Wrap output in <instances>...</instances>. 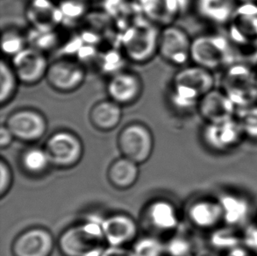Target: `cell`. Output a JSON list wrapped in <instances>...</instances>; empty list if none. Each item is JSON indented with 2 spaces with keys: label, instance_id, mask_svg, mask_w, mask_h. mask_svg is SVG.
Segmentation results:
<instances>
[{
  "label": "cell",
  "instance_id": "34",
  "mask_svg": "<svg viewBox=\"0 0 257 256\" xmlns=\"http://www.w3.org/2000/svg\"><path fill=\"white\" fill-rule=\"evenodd\" d=\"M102 256H136L133 251L123 248L122 246H109Z\"/></svg>",
  "mask_w": 257,
  "mask_h": 256
},
{
  "label": "cell",
  "instance_id": "33",
  "mask_svg": "<svg viewBox=\"0 0 257 256\" xmlns=\"http://www.w3.org/2000/svg\"><path fill=\"white\" fill-rule=\"evenodd\" d=\"M14 136L6 124L1 125L0 129V148L1 149H7L14 142Z\"/></svg>",
  "mask_w": 257,
  "mask_h": 256
},
{
  "label": "cell",
  "instance_id": "15",
  "mask_svg": "<svg viewBox=\"0 0 257 256\" xmlns=\"http://www.w3.org/2000/svg\"><path fill=\"white\" fill-rule=\"evenodd\" d=\"M55 239L49 230L42 227L28 229L14 239V256H50Z\"/></svg>",
  "mask_w": 257,
  "mask_h": 256
},
{
  "label": "cell",
  "instance_id": "22",
  "mask_svg": "<svg viewBox=\"0 0 257 256\" xmlns=\"http://www.w3.org/2000/svg\"><path fill=\"white\" fill-rule=\"evenodd\" d=\"M140 7L149 20L162 23L164 27L171 25L181 12L179 0H140Z\"/></svg>",
  "mask_w": 257,
  "mask_h": 256
},
{
  "label": "cell",
  "instance_id": "35",
  "mask_svg": "<svg viewBox=\"0 0 257 256\" xmlns=\"http://www.w3.org/2000/svg\"><path fill=\"white\" fill-rule=\"evenodd\" d=\"M225 256H251L250 253L247 252L246 250L242 249L240 247H238L236 249L232 250L227 252Z\"/></svg>",
  "mask_w": 257,
  "mask_h": 256
},
{
  "label": "cell",
  "instance_id": "17",
  "mask_svg": "<svg viewBox=\"0 0 257 256\" xmlns=\"http://www.w3.org/2000/svg\"><path fill=\"white\" fill-rule=\"evenodd\" d=\"M194 7L202 20L217 26L228 25L236 12V0H194Z\"/></svg>",
  "mask_w": 257,
  "mask_h": 256
},
{
  "label": "cell",
  "instance_id": "31",
  "mask_svg": "<svg viewBox=\"0 0 257 256\" xmlns=\"http://www.w3.org/2000/svg\"><path fill=\"white\" fill-rule=\"evenodd\" d=\"M167 249L171 256H186L191 250V246L183 238H176L170 241Z\"/></svg>",
  "mask_w": 257,
  "mask_h": 256
},
{
  "label": "cell",
  "instance_id": "11",
  "mask_svg": "<svg viewBox=\"0 0 257 256\" xmlns=\"http://www.w3.org/2000/svg\"><path fill=\"white\" fill-rule=\"evenodd\" d=\"M243 136V131L236 118L206 123L202 130V140L205 145L215 152L229 151L240 143Z\"/></svg>",
  "mask_w": 257,
  "mask_h": 256
},
{
  "label": "cell",
  "instance_id": "16",
  "mask_svg": "<svg viewBox=\"0 0 257 256\" xmlns=\"http://www.w3.org/2000/svg\"><path fill=\"white\" fill-rule=\"evenodd\" d=\"M101 225L110 246H122L132 242L138 233L137 224L128 215H111L102 221Z\"/></svg>",
  "mask_w": 257,
  "mask_h": 256
},
{
  "label": "cell",
  "instance_id": "28",
  "mask_svg": "<svg viewBox=\"0 0 257 256\" xmlns=\"http://www.w3.org/2000/svg\"><path fill=\"white\" fill-rule=\"evenodd\" d=\"M164 246L158 239L144 237L135 244L133 252L136 256H161Z\"/></svg>",
  "mask_w": 257,
  "mask_h": 256
},
{
  "label": "cell",
  "instance_id": "21",
  "mask_svg": "<svg viewBox=\"0 0 257 256\" xmlns=\"http://www.w3.org/2000/svg\"><path fill=\"white\" fill-rule=\"evenodd\" d=\"M138 177L139 164L125 157L116 160L108 169V180L113 187L118 190H127L132 187Z\"/></svg>",
  "mask_w": 257,
  "mask_h": 256
},
{
  "label": "cell",
  "instance_id": "19",
  "mask_svg": "<svg viewBox=\"0 0 257 256\" xmlns=\"http://www.w3.org/2000/svg\"><path fill=\"white\" fill-rule=\"evenodd\" d=\"M122 106L110 98L97 101L89 111L90 124L100 132H110L117 128L121 122Z\"/></svg>",
  "mask_w": 257,
  "mask_h": 256
},
{
  "label": "cell",
  "instance_id": "10",
  "mask_svg": "<svg viewBox=\"0 0 257 256\" xmlns=\"http://www.w3.org/2000/svg\"><path fill=\"white\" fill-rule=\"evenodd\" d=\"M50 63L40 49L35 47H26L13 56L11 65L20 83L33 86L46 79Z\"/></svg>",
  "mask_w": 257,
  "mask_h": 256
},
{
  "label": "cell",
  "instance_id": "8",
  "mask_svg": "<svg viewBox=\"0 0 257 256\" xmlns=\"http://www.w3.org/2000/svg\"><path fill=\"white\" fill-rule=\"evenodd\" d=\"M86 70L83 64L74 60L57 59L50 63L46 81L58 93H72L84 85Z\"/></svg>",
  "mask_w": 257,
  "mask_h": 256
},
{
  "label": "cell",
  "instance_id": "32",
  "mask_svg": "<svg viewBox=\"0 0 257 256\" xmlns=\"http://www.w3.org/2000/svg\"><path fill=\"white\" fill-rule=\"evenodd\" d=\"M242 242L251 249H257V226H251L242 235Z\"/></svg>",
  "mask_w": 257,
  "mask_h": 256
},
{
  "label": "cell",
  "instance_id": "26",
  "mask_svg": "<svg viewBox=\"0 0 257 256\" xmlns=\"http://www.w3.org/2000/svg\"><path fill=\"white\" fill-rule=\"evenodd\" d=\"M236 115L244 136L257 141V104L239 108Z\"/></svg>",
  "mask_w": 257,
  "mask_h": 256
},
{
  "label": "cell",
  "instance_id": "24",
  "mask_svg": "<svg viewBox=\"0 0 257 256\" xmlns=\"http://www.w3.org/2000/svg\"><path fill=\"white\" fill-rule=\"evenodd\" d=\"M20 81L11 63L1 61L0 64V104L4 107L14 99Z\"/></svg>",
  "mask_w": 257,
  "mask_h": 256
},
{
  "label": "cell",
  "instance_id": "29",
  "mask_svg": "<svg viewBox=\"0 0 257 256\" xmlns=\"http://www.w3.org/2000/svg\"><path fill=\"white\" fill-rule=\"evenodd\" d=\"M24 38L19 32L7 30L2 34V49L3 52L12 57L25 49Z\"/></svg>",
  "mask_w": 257,
  "mask_h": 256
},
{
  "label": "cell",
  "instance_id": "13",
  "mask_svg": "<svg viewBox=\"0 0 257 256\" xmlns=\"http://www.w3.org/2000/svg\"><path fill=\"white\" fill-rule=\"evenodd\" d=\"M236 104L224 90L212 89L198 102L197 111L206 123L225 121L236 116Z\"/></svg>",
  "mask_w": 257,
  "mask_h": 256
},
{
  "label": "cell",
  "instance_id": "36",
  "mask_svg": "<svg viewBox=\"0 0 257 256\" xmlns=\"http://www.w3.org/2000/svg\"><path fill=\"white\" fill-rule=\"evenodd\" d=\"M239 5H257V0H236Z\"/></svg>",
  "mask_w": 257,
  "mask_h": 256
},
{
  "label": "cell",
  "instance_id": "2",
  "mask_svg": "<svg viewBox=\"0 0 257 256\" xmlns=\"http://www.w3.org/2000/svg\"><path fill=\"white\" fill-rule=\"evenodd\" d=\"M101 223L88 221L66 229L57 241L61 253L63 256H102L107 242Z\"/></svg>",
  "mask_w": 257,
  "mask_h": 256
},
{
  "label": "cell",
  "instance_id": "14",
  "mask_svg": "<svg viewBox=\"0 0 257 256\" xmlns=\"http://www.w3.org/2000/svg\"><path fill=\"white\" fill-rule=\"evenodd\" d=\"M228 25L233 42L242 47L257 48V5H239Z\"/></svg>",
  "mask_w": 257,
  "mask_h": 256
},
{
  "label": "cell",
  "instance_id": "1",
  "mask_svg": "<svg viewBox=\"0 0 257 256\" xmlns=\"http://www.w3.org/2000/svg\"><path fill=\"white\" fill-rule=\"evenodd\" d=\"M215 88V77L211 70L198 65L184 66L174 75L170 99L180 111L197 110L198 102Z\"/></svg>",
  "mask_w": 257,
  "mask_h": 256
},
{
  "label": "cell",
  "instance_id": "25",
  "mask_svg": "<svg viewBox=\"0 0 257 256\" xmlns=\"http://www.w3.org/2000/svg\"><path fill=\"white\" fill-rule=\"evenodd\" d=\"M21 164L28 173L42 175L51 165L45 149L32 148L26 150L21 156Z\"/></svg>",
  "mask_w": 257,
  "mask_h": 256
},
{
  "label": "cell",
  "instance_id": "12",
  "mask_svg": "<svg viewBox=\"0 0 257 256\" xmlns=\"http://www.w3.org/2000/svg\"><path fill=\"white\" fill-rule=\"evenodd\" d=\"M144 83L138 73L123 70L115 73L106 83L108 98L124 106L136 104L142 97Z\"/></svg>",
  "mask_w": 257,
  "mask_h": 256
},
{
  "label": "cell",
  "instance_id": "18",
  "mask_svg": "<svg viewBox=\"0 0 257 256\" xmlns=\"http://www.w3.org/2000/svg\"><path fill=\"white\" fill-rule=\"evenodd\" d=\"M191 224L202 230H213L223 221L221 205L219 200L203 198L196 201L188 210Z\"/></svg>",
  "mask_w": 257,
  "mask_h": 256
},
{
  "label": "cell",
  "instance_id": "6",
  "mask_svg": "<svg viewBox=\"0 0 257 256\" xmlns=\"http://www.w3.org/2000/svg\"><path fill=\"white\" fill-rule=\"evenodd\" d=\"M46 153L53 166L70 169L80 162L84 146L78 136L67 130L53 134L45 144Z\"/></svg>",
  "mask_w": 257,
  "mask_h": 256
},
{
  "label": "cell",
  "instance_id": "4",
  "mask_svg": "<svg viewBox=\"0 0 257 256\" xmlns=\"http://www.w3.org/2000/svg\"><path fill=\"white\" fill-rule=\"evenodd\" d=\"M159 35L160 31L154 25H135L122 39L125 56L137 64L149 63L158 54Z\"/></svg>",
  "mask_w": 257,
  "mask_h": 256
},
{
  "label": "cell",
  "instance_id": "23",
  "mask_svg": "<svg viewBox=\"0 0 257 256\" xmlns=\"http://www.w3.org/2000/svg\"><path fill=\"white\" fill-rule=\"evenodd\" d=\"M147 217L150 225L157 231H172L178 225L177 210L168 201L157 200L150 204L147 211Z\"/></svg>",
  "mask_w": 257,
  "mask_h": 256
},
{
  "label": "cell",
  "instance_id": "5",
  "mask_svg": "<svg viewBox=\"0 0 257 256\" xmlns=\"http://www.w3.org/2000/svg\"><path fill=\"white\" fill-rule=\"evenodd\" d=\"M118 147L123 157L131 160L139 165L146 163L153 153L152 132L143 123H130L119 132Z\"/></svg>",
  "mask_w": 257,
  "mask_h": 256
},
{
  "label": "cell",
  "instance_id": "20",
  "mask_svg": "<svg viewBox=\"0 0 257 256\" xmlns=\"http://www.w3.org/2000/svg\"><path fill=\"white\" fill-rule=\"evenodd\" d=\"M223 213V221L235 227L243 225L250 213V204L244 197L233 193L223 194L219 198Z\"/></svg>",
  "mask_w": 257,
  "mask_h": 256
},
{
  "label": "cell",
  "instance_id": "3",
  "mask_svg": "<svg viewBox=\"0 0 257 256\" xmlns=\"http://www.w3.org/2000/svg\"><path fill=\"white\" fill-rule=\"evenodd\" d=\"M232 56L229 42L220 35L205 34L192 39L191 61L195 65L213 71L229 63Z\"/></svg>",
  "mask_w": 257,
  "mask_h": 256
},
{
  "label": "cell",
  "instance_id": "27",
  "mask_svg": "<svg viewBox=\"0 0 257 256\" xmlns=\"http://www.w3.org/2000/svg\"><path fill=\"white\" fill-rule=\"evenodd\" d=\"M212 242L213 246L223 248L227 253L240 247V243L242 242V236L237 235L232 229H219V231H216L212 236Z\"/></svg>",
  "mask_w": 257,
  "mask_h": 256
},
{
  "label": "cell",
  "instance_id": "9",
  "mask_svg": "<svg viewBox=\"0 0 257 256\" xmlns=\"http://www.w3.org/2000/svg\"><path fill=\"white\" fill-rule=\"evenodd\" d=\"M6 125L14 138L24 142H38L48 130L44 114L33 108H21L13 111L7 117Z\"/></svg>",
  "mask_w": 257,
  "mask_h": 256
},
{
  "label": "cell",
  "instance_id": "30",
  "mask_svg": "<svg viewBox=\"0 0 257 256\" xmlns=\"http://www.w3.org/2000/svg\"><path fill=\"white\" fill-rule=\"evenodd\" d=\"M0 173H1V184H0V197H3L10 191L13 184V173L8 164L3 159L0 162Z\"/></svg>",
  "mask_w": 257,
  "mask_h": 256
},
{
  "label": "cell",
  "instance_id": "7",
  "mask_svg": "<svg viewBox=\"0 0 257 256\" xmlns=\"http://www.w3.org/2000/svg\"><path fill=\"white\" fill-rule=\"evenodd\" d=\"M191 42L192 39L184 29L168 25L160 31L158 54L164 62L182 68L191 61Z\"/></svg>",
  "mask_w": 257,
  "mask_h": 256
}]
</instances>
